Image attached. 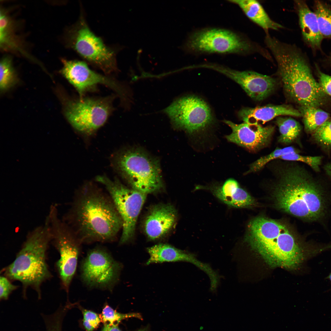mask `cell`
<instances>
[{"mask_svg":"<svg viewBox=\"0 0 331 331\" xmlns=\"http://www.w3.org/2000/svg\"><path fill=\"white\" fill-rule=\"evenodd\" d=\"M245 240L251 248L272 267L294 269L310 251H317L305 244L285 224L260 216L249 223Z\"/></svg>","mask_w":331,"mask_h":331,"instance_id":"6da1fadb","label":"cell"},{"mask_svg":"<svg viewBox=\"0 0 331 331\" xmlns=\"http://www.w3.org/2000/svg\"><path fill=\"white\" fill-rule=\"evenodd\" d=\"M66 217L82 243L112 241L122 227L110 196L91 186L82 189Z\"/></svg>","mask_w":331,"mask_h":331,"instance_id":"7a4b0ae2","label":"cell"},{"mask_svg":"<svg viewBox=\"0 0 331 331\" xmlns=\"http://www.w3.org/2000/svg\"><path fill=\"white\" fill-rule=\"evenodd\" d=\"M275 191L278 207L306 221H318L325 216L327 199L321 185L306 170L296 165L279 169Z\"/></svg>","mask_w":331,"mask_h":331,"instance_id":"3957f363","label":"cell"},{"mask_svg":"<svg viewBox=\"0 0 331 331\" xmlns=\"http://www.w3.org/2000/svg\"><path fill=\"white\" fill-rule=\"evenodd\" d=\"M51 235L48 222L38 226L27 234L25 241L13 261L2 270L11 281H18L22 285L25 296L31 287L41 297L42 283L52 277L47 261V253Z\"/></svg>","mask_w":331,"mask_h":331,"instance_id":"277c9868","label":"cell"},{"mask_svg":"<svg viewBox=\"0 0 331 331\" xmlns=\"http://www.w3.org/2000/svg\"><path fill=\"white\" fill-rule=\"evenodd\" d=\"M277 64L285 92L300 107L319 108L326 103L327 95L314 78L301 52L287 53Z\"/></svg>","mask_w":331,"mask_h":331,"instance_id":"5b68a950","label":"cell"},{"mask_svg":"<svg viewBox=\"0 0 331 331\" xmlns=\"http://www.w3.org/2000/svg\"><path fill=\"white\" fill-rule=\"evenodd\" d=\"M67 46L86 61L110 76L118 71L117 51L106 45L90 29L81 10L78 20L67 30Z\"/></svg>","mask_w":331,"mask_h":331,"instance_id":"8992f818","label":"cell"},{"mask_svg":"<svg viewBox=\"0 0 331 331\" xmlns=\"http://www.w3.org/2000/svg\"><path fill=\"white\" fill-rule=\"evenodd\" d=\"M182 47L187 52L199 54L257 53L266 59L270 55L266 49L240 34L218 28H206L193 32Z\"/></svg>","mask_w":331,"mask_h":331,"instance_id":"52a82bcc","label":"cell"},{"mask_svg":"<svg viewBox=\"0 0 331 331\" xmlns=\"http://www.w3.org/2000/svg\"><path fill=\"white\" fill-rule=\"evenodd\" d=\"M116 169L132 188L147 195L163 187L159 161L142 150H125L116 157Z\"/></svg>","mask_w":331,"mask_h":331,"instance_id":"ba28073f","label":"cell"},{"mask_svg":"<svg viewBox=\"0 0 331 331\" xmlns=\"http://www.w3.org/2000/svg\"><path fill=\"white\" fill-rule=\"evenodd\" d=\"M46 219L51 229V243L59 255L56 269L62 287L68 293L76 272L82 242L69 225L59 218L55 204L51 206Z\"/></svg>","mask_w":331,"mask_h":331,"instance_id":"9c48e42d","label":"cell"},{"mask_svg":"<svg viewBox=\"0 0 331 331\" xmlns=\"http://www.w3.org/2000/svg\"><path fill=\"white\" fill-rule=\"evenodd\" d=\"M115 96L63 98L65 115L76 130L90 134L101 127L112 112Z\"/></svg>","mask_w":331,"mask_h":331,"instance_id":"30bf717a","label":"cell"},{"mask_svg":"<svg viewBox=\"0 0 331 331\" xmlns=\"http://www.w3.org/2000/svg\"><path fill=\"white\" fill-rule=\"evenodd\" d=\"M109 192L122 221L123 231L119 243L123 244L133 237L138 217L146 195L122 184L117 179L110 180L104 176L96 177Z\"/></svg>","mask_w":331,"mask_h":331,"instance_id":"8fae6325","label":"cell"},{"mask_svg":"<svg viewBox=\"0 0 331 331\" xmlns=\"http://www.w3.org/2000/svg\"><path fill=\"white\" fill-rule=\"evenodd\" d=\"M174 125L190 134L203 131L213 124L215 119L208 104L195 95L181 97L165 110Z\"/></svg>","mask_w":331,"mask_h":331,"instance_id":"7c38bea8","label":"cell"},{"mask_svg":"<svg viewBox=\"0 0 331 331\" xmlns=\"http://www.w3.org/2000/svg\"><path fill=\"white\" fill-rule=\"evenodd\" d=\"M122 265L100 248L89 251L82 262L81 275L90 288L112 290L119 280Z\"/></svg>","mask_w":331,"mask_h":331,"instance_id":"4fadbf2b","label":"cell"},{"mask_svg":"<svg viewBox=\"0 0 331 331\" xmlns=\"http://www.w3.org/2000/svg\"><path fill=\"white\" fill-rule=\"evenodd\" d=\"M61 61L63 67L61 73L75 89L79 97H84L86 93L101 85L114 91L123 102L127 101L128 96L126 88L115 78L92 70L83 61L65 59Z\"/></svg>","mask_w":331,"mask_h":331,"instance_id":"5bb4252c","label":"cell"},{"mask_svg":"<svg viewBox=\"0 0 331 331\" xmlns=\"http://www.w3.org/2000/svg\"><path fill=\"white\" fill-rule=\"evenodd\" d=\"M209 69L222 74L238 84L251 98L263 100L275 89L276 82L273 78L250 70L239 71L214 64Z\"/></svg>","mask_w":331,"mask_h":331,"instance_id":"9a60e30c","label":"cell"},{"mask_svg":"<svg viewBox=\"0 0 331 331\" xmlns=\"http://www.w3.org/2000/svg\"><path fill=\"white\" fill-rule=\"evenodd\" d=\"M223 122L232 130L226 136L227 140L252 151H257L267 146L270 142L275 127H263L260 124H251L243 122L240 124L224 120Z\"/></svg>","mask_w":331,"mask_h":331,"instance_id":"2e32d148","label":"cell"},{"mask_svg":"<svg viewBox=\"0 0 331 331\" xmlns=\"http://www.w3.org/2000/svg\"><path fill=\"white\" fill-rule=\"evenodd\" d=\"M150 258L146 264L166 262L184 261L190 262L202 270L208 275L210 280H215L217 273L208 264L198 260L192 253L177 249L167 244H159L147 249Z\"/></svg>","mask_w":331,"mask_h":331,"instance_id":"e0dca14e","label":"cell"},{"mask_svg":"<svg viewBox=\"0 0 331 331\" xmlns=\"http://www.w3.org/2000/svg\"><path fill=\"white\" fill-rule=\"evenodd\" d=\"M177 213L169 204H160L154 206L147 216L144 223L145 233L151 240L166 235L175 225Z\"/></svg>","mask_w":331,"mask_h":331,"instance_id":"ac0fdd59","label":"cell"},{"mask_svg":"<svg viewBox=\"0 0 331 331\" xmlns=\"http://www.w3.org/2000/svg\"><path fill=\"white\" fill-rule=\"evenodd\" d=\"M196 189L209 190L221 201L234 207H247L253 206L255 203L253 197L233 178L227 179L221 185L214 184L206 186L198 185Z\"/></svg>","mask_w":331,"mask_h":331,"instance_id":"d6986e66","label":"cell"},{"mask_svg":"<svg viewBox=\"0 0 331 331\" xmlns=\"http://www.w3.org/2000/svg\"><path fill=\"white\" fill-rule=\"evenodd\" d=\"M238 114L243 122L251 124H264L280 116H302L299 110L287 105H268L244 108L238 112Z\"/></svg>","mask_w":331,"mask_h":331,"instance_id":"ffe728a7","label":"cell"},{"mask_svg":"<svg viewBox=\"0 0 331 331\" xmlns=\"http://www.w3.org/2000/svg\"><path fill=\"white\" fill-rule=\"evenodd\" d=\"M294 5L304 40L313 49L320 48L323 38L320 31L315 13L304 1L295 0Z\"/></svg>","mask_w":331,"mask_h":331,"instance_id":"44dd1931","label":"cell"},{"mask_svg":"<svg viewBox=\"0 0 331 331\" xmlns=\"http://www.w3.org/2000/svg\"><path fill=\"white\" fill-rule=\"evenodd\" d=\"M242 10L252 21L261 28L265 32L269 30L278 31L284 28L281 25L273 20L268 16L263 6L255 0H230Z\"/></svg>","mask_w":331,"mask_h":331,"instance_id":"7402d4cb","label":"cell"},{"mask_svg":"<svg viewBox=\"0 0 331 331\" xmlns=\"http://www.w3.org/2000/svg\"><path fill=\"white\" fill-rule=\"evenodd\" d=\"M14 22L5 10H1L0 17V47L3 50L18 52L29 57L24 50L23 43L15 33Z\"/></svg>","mask_w":331,"mask_h":331,"instance_id":"603a6c76","label":"cell"},{"mask_svg":"<svg viewBox=\"0 0 331 331\" xmlns=\"http://www.w3.org/2000/svg\"><path fill=\"white\" fill-rule=\"evenodd\" d=\"M304 128L309 133H313L329 118V114L318 108L300 107Z\"/></svg>","mask_w":331,"mask_h":331,"instance_id":"cb8c5ba5","label":"cell"},{"mask_svg":"<svg viewBox=\"0 0 331 331\" xmlns=\"http://www.w3.org/2000/svg\"><path fill=\"white\" fill-rule=\"evenodd\" d=\"M320 32L324 38H331V10L324 2L317 1L315 11Z\"/></svg>","mask_w":331,"mask_h":331,"instance_id":"d4e9b609","label":"cell"},{"mask_svg":"<svg viewBox=\"0 0 331 331\" xmlns=\"http://www.w3.org/2000/svg\"><path fill=\"white\" fill-rule=\"evenodd\" d=\"M0 72V89L3 91L14 85L17 81L12 59L10 56H4L1 60Z\"/></svg>","mask_w":331,"mask_h":331,"instance_id":"484cf974","label":"cell"},{"mask_svg":"<svg viewBox=\"0 0 331 331\" xmlns=\"http://www.w3.org/2000/svg\"><path fill=\"white\" fill-rule=\"evenodd\" d=\"M298 152L292 146L277 148L269 154L261 157L250 165L249 170L245 174L256 172L263 167L266 164L273 159L280 158L283 155Z\"/></svg>","mask_w":331,"mask_h":331,"instance_id":"4316f807","label":"cell"},{"mask_svg":"<svg viewBox=\"0 0 331 331\" xmlns=\"http://www.w3.org/2000/svg\"><path fill=\"white\" fill-rule=\"evenodd\" d=\"M314 141L323 150H331V118H329L312 134Z\"/></svg>","mask_w":331,"mask_h":331,"instance_id":"83f0119b","label":"cell"},{"mask_svg":"<svg viewBox=\"0 0 331 331\" xmlns=\"http://www.w3.org/2000/svg\"><path fill=\"white\" fill-rule=\"evenodd\" d=\"M100 317L101 321L105 324L114 325H118L122 320L128 318L134 317L142 319V316L139 313H120L114 310L108 304L105 305L104 307Z\"/></svg>","mask_w":331,"mask_h":331,"instance_id":"f1b7e54d","label":"cell"},{"mask_svg":"<svg viewBox=\"0 0 331 331\" xmlns=\"http://www.w3.org/2000/svg\"><path fill=\"white\" fill-rule=\"evenodd\" d=\"M322 158L321 156L302 155L297 152L283 155L280 158L284 160L303 162L309 166L315 172H318L320 170Z\"/></svg>","mask_w":331,"mask_h":331,"instance_id":"f546056e","label":"cell"},{"mask_svg":"<svg viewBox=\"0 0 331 331\" xmlns=\"http://www.w3.org/2000/svg\"><path fill=\"white\" fill-rule=\"evenodd\" d=\"M82 311L84 326L87 331H93L101 321L100 317L91 311L82 309Z\"/></svg>","mask_w":331,"mask_h":331,"instance_id":"4dcf8cb0","label":"cell"},{"mask_svg":"<svg viewBox=\"0 0 331 331\" xmlns=\"http://www.w3.org/2000/svg\"><path fill=\"white\" fill-rule=\"evenodd\" d=\"M10 280L4 275L0 277V299L6 300L8 299L10 295L18 287L13 284Z\"/></svg>","mask_w":331,"mask_h":331,"instance_id":"1f68e13d","label":"cell"},{"mask_svg":"<svg viewBox=\"0 0 331 331\" xmlns=\"http://www.w3.org/2000/svg\"><path fill=\"white\" fill-rule=\"evenodd\" d=\"M276 123L278 126L280 135L279 137V141L283 143L287 144L291 143L297 138L289 128L284 124L278 117Z\"/></svg>","mask_w":331,"mask_h":331,"instance_id":"d6a6232c","label":"cell"},{"mask_svg":"<svg viewBox=\"0 0 331 331\" xmlns=\"http://www.w3.org/2000/svg\"><path fill=\"white\" fill-rule=\"evenodd\" d=\"M280 121L286 125L297 138L299 135L301 128L299 123L291 117H278Z\"/></svg>","mask_w":331,"mask_h":331,"instance_id":"836d02e7","label":"cell"},{"mask_svg":"<svg viewBox=\"0 0 331 331\" xmlns=\"http://www.w3.org/2000/svg\"><path fill=\"white\" fill-rule=\"evenodd\" d=\"M319 84L327 95L331 96V76L318 71Z\"/></svg>","mask_w":331,"mask_h":331,"instance_id":"e575fe53","label":"cell"},{"mask_svg":"<svg viewBox=\"0 0 331 331\" xmlns=\"http://www.w3.org/2000/svg\"><path fill=\"white\" fill-rule=\"evenodd\" d=\"M46 326L47 331H61V324L57 322H50Z\"/></svg>","mask_w":331,"mask_h":331,"instance_id":"d590c367","label":"cell"},{"mask_svg":"<svg viewBox=\"0 0 331 331\" xmlns=\"http://www.w3.org/2000/svg\"><path fill=\"white\" fill-rule=\"evenodd\" d=\"M100 331H122L118 327V325H111L105 324Z\"/></svg>","mask_w":331,"mask_h":331,"instance_id":"8d00e7d4","label":"cell"},{"mask_svg":"<svg viewBox=\"0 0 331 331\" xmlns=\"http://www.w3.org/2000/svg\"><path fill=\"white\" fill-rule=\"evenodd\" d=\"M324 169L326 174L331 178V162L325 165Z\"/></svg>","mask_w":331,"mask_h":331,"instance_id":"74e56055","label":"cell"},{"mask_svg":"<svg viewBox=\"0 0 331 331\" xmlns=\"http://www.w3.org/2000/svg\"><path fill=\"white\" fill-rule=\"evenodd\" d=\"M136 331H149L148 329L146 328H144L143 329H140Z\"/></svg>","mask_w":331,"mask_h":331,"instance_id":"f35d334b","label":"cell"},{"mask_svg":"<svg viewBox=\"0 0 331 331\" xmlns=\"http://www.w3.org/2000/svg\"><path fill=\"white\" fill-rule=\"evenodd\" d=\"M328 278L330 280V281L331 282V273L329 276L328 277Z\"/></svg>","mask_w":331,"mask_h":331,"instance_id":"ab89813d","label":"cell"},{"mask_svg":"<svg viewBox=\"0 0 331 331\" xmlns=\"http://www.w3.org/2000/svg\"></svg>","mask_w":331,"mask_h":331,"instance_id":"60d3db41","label":"cell"},{"mask_svg":"<svg viewBox=\"0 0 331 331\" xmlns=\"http://www.w3.org/2000/svg\"></svg>","mask_w":331,"mask_h":331,"instance_id":"b9f144b4","label":"cell"}]
</instances>
